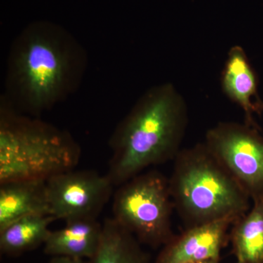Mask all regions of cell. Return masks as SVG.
Here are the masks:
<instances>
[{
  "label": "cell",
  "instance_id": "cell-1",
  "mask_svg": "<svg viewBox=\"0 0 263 263\" xmlns=\"http://www.w3.org/2000/svg\"><path fill=\"white\" fill-rule=\"evenodd\" d=\"M86 65L84 47L68 31L48 21L32 22L10 48L3 98L21 113L38 115L76 91Z\"/></svg>",
  "mask_w": 263,
  "mask_h": 263
},
{
  "label": "cell",
  "instance_id": "cell-2",
  "mask_svg": "<svg viewBox=\"0 0 263 263\" xmlns=\"http://www.w3.org/2000/svg\"><path fill=\"white\" fill-rule=\"evenodd\" d=\"M187 107L171 83L147 90L114 130L107 176L121 186L151 166L174 160L187 124Z\"/></svg>",
  "mask_w": 263,
  "mask_h": 263
},
{
  "label": "cell",
  "instance_id": "cell-3",
  "mask_svg": "<svg viewBox=\"0 0 263 263\" xmlns=\"http://www.w3.org/2000/svg\"><path fill=\"white\" fill-rule=\"evenodd\" d=\"M79 144L67 132L0 103V184L46 180L75 168Z\"/></svg>",
  "mask_w": 263,
  "mask_h": 263
},
{
  "label": "cell",
  "instance_id": "cell-4",
  "mask_svg": "<svg viewBox=\"0 0 263 263\" xmlns=\"http://www.w3.org/2000/svg\"><path fill=\"white\" fill-rule=\"evenodd\" d=\"M174 160L170 191L189 228L228 218L238 220L249 212L250 197L205 143L180 151Z\"/></svg>",
  "mask_w": 263,
  "mask_h": 263
},
{
  "label": "cell",
  "instance_id": "cell-5",
  "mask_svg": "<svg viewBox=\"0 0 263 263\" xmlns=\"http://www.w3.org/2000/svg\"><path fill=\"white\" fill-rule=\"evenodd\" d=\"M174 208L169 179L158 171H148L118 189L114 197L113 219L138 241L157 247L174 237L171 228Z\"/></svg>",
  "mask_w": 263,
  "mask_h": 263
},
{
  "label": "cell",
  "instance_id": "cell-6",
  "mask_svg": "<svg viewBox=\"0 0 263 263\" xmlns=\"http://www.w3.org/2000/svg\"><path fill=\"white\" fill-rule=\"evenodd\" d=\"M252 200L263 197V137L247 124L220 122L204 142Z\"/></svg>",
  "mask_w": 263,
  "mask_h": 263
},
{
  "label": "cell",
  "instance_id": "cell-7",
  "mask_svg": "<svg viewBox=\"0 0 263 263\" xmlns=\"http://www.w3.org/2000/svg\"><path fill=\"white\" fill-rule=\"evenodd\" d=\"M114 184L106 175L73 170L46 181L51 215L66 221L97 219L112 195Z\"/></svg>",
  "mask_w": 263,
  "mask_h": 263
},
{
  "label": "cell",
  "instance_id": "cell-8",
  "mask_svg": "<svg viewBox=\"0 0 263 263\" xmlns=\"http://www.w3.org/2000/svg\"><path fill=\"white\" fill-rule=\"evenodd\" d=\"M233 218L190 227L164 245L155 263L219 262Z\"/></svg>",
  "mask_w": 263,
  "mask_h": 263
},
{
  "label": "cell",
  "instance_id": "cell-9",
  "mask_svg": "<svg viewBox=\"0 0 263 263\" xmlns=\"http://www.w3.org/2000/svg\"><path fill=\"white\" fill-rule=\"evenodd\" d=\"M221 89L245 114V124L257 128L255 114L263 111V102L259 96L257 74L241 46L230 48L221 76Z\"/></svg>",
  "mask_w": 263,
  "mask_h": 263
},
{
  "label": "cell",
  "instance_id": "cell-10",
  "mask_svg": "<svg viewBox=\"0 0 263 263\" xmlns=\"http://www.w3.org/2000/svg\"><path fill=\"white\" fill-rule=\"evenodd\" d=\"M32 215H51L46 180H25L0 184V230L13 221Z\"/></svg>",
  "mask_w": 263,
  "mask_h": 263
},
{
  "label": "cell",
  "instance_id": "cell-11",
  "mask_svg": "<svg viewBox=\"0 0 263 263\" xmlns=\"http://www.w3.org/2000/svg\"><path fill=\"white\" fill-rule=\"evenodd\" d=\"M62 229L51 231L44 243V252L52 257L90 259L101 241L103 224L97 219L66 221Z\"/></svg>",
  "mask_w": 263,
  "mask_h": 263
},
{
  "label": "cell",
  "instance_id": "cell-12",
  "mask_svg": "<svg viewBox=\"0 0 263 263\" xmlns=\"http://www.w3.org/2000/svg\"><path fill=\"white\" fill-rule=\"evenodd\" d=\"M89 263H151L136 237L112 219H105L96 254Z\"/></svg>",
  "mask_w": 263,
  "mask_h": 263
},
{
  "label": "cell",
  "instance_id": "cell-13",
  "mask_svg": "<svg viewBox=\"0 0 263 263\" xmlns=\"http://www.w3.org/2000/svg\"><path fill=\"white\" fill-rule=\"evenodd\" d=\"M56 220L51 215H32L22 218L0 230V250L8 255H19L44 245Z\"/></svg>",
  "mask_w": 263,
  "mask_h": 263
},
{
  "label": "cell",
  "instance_id": "cell-14",
  "mask_svg": "<svg viewBox=\"0 0 263 263\" xmlns=\"http://www.w3.org/2000/svg\"><path fill=\"white\" fill-rule=\"evenodd\" d=\"M233 224V251L240 263H263V197Z\"/></svg>",
  "mask_w": 263,
  "mask_h": 263
},
{
  "label": "cell",
  "instance_id": "cell-15",
  "mask_svg": "<svg viewBox=\"0 0 263 263\" xmlns=\"http://www.w3.org/2000/svg\"><path fill=\"white\" fill-rule=\"evenodd\" d=\"M49 263H89V259L56 256V257H52Z\"/></svg>",
  "mask_w": 263,
  "mask_h": 263
},
{
  "label": "cell",
  "instance_id": "cell-16",
  "mask_svg": "<svg viewBox=\"0 0 263 263\" xmlns=\"http://www.w3.org/2000/svg\"><path fill=\"white\" fill-rule=\"evenodd\" d=\"M202 263H218L215 262H202Z\"/></svg>",
  "mask_w": 263,
  "mask_h": 263
},
{
  "label": "cell",
  "instance_id": "cell-17",
  "mask_svg": "<svg viewBox=\"0 0 263 263\" xmlns=\"http://www.w3.org/2000/svg\"><path fill=\"white\" fill-rule=\"evenodd\" d=\"M237 263H240V262H237Z\"/></svg>",
  "mask_w": 263,
  "mask_h": 263
}]
</instances>
